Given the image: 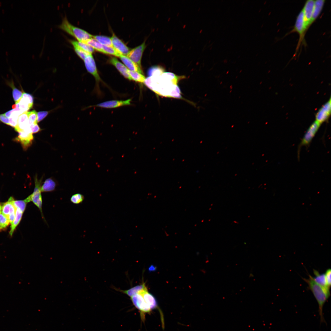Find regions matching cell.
Masks as SVG:
<instances>
[{
	"label": "cell",
	"mask_w": 331,
	"mask_h": 331,
	"mask_svg": "<svg viewBox=\"0 0 331 331\" xmlns=\"http://www.w3.org/2000/svg\"><path fill=\"white\" fill-rule=\"evenodd\" d=\"M13 198L10 197L8 201L3 203L1 206V212L9 220L11 224L15 216L16 209L14 206L13 200Z\"/></svg>",
	"instance_id": "30bf717a"
},
{
	"label": "cell",
	"mask_w": 331,
	"mask_h": 331,
	"mask_svg": "<svg viewBox=\"0 0 331 331\" xmlns=\"http://www.w3.org/2000/svg\"><path fill=\"white\" fill-rule=\"evenodd\" d=\"M70 42L73 46H77L90 54H92L94 51L93 48L85 43L74 40H70Z\"/></svg>",
	"instance_id": "44dd1931"
},
{
	"label": "cell",
	"mask_w": 331,
	"mask_h": 331,
	"mask_svg": "<svg viewBox=\"0 0 331 331\" xmlns=\"http://www.w3.org/2000/svg\"><path fill=\"white\" fill-rule=\"evenodd\" d=\"M321 124L315 120L309 126L302 139L298 147V152L302 146H307L311 142L319 130Z\"/></svg>",
	"instance_id": "8992f818"
},
{
	"label": "cell",
	"mask_w": 331,
	"mask_h": 331,
	"mask_svg": "<svg viewBox=\"0 0 331 331\" xmlns=\"http://www.w3.org/2000/svg\"><path fill=\"white\" fill-rule=\"evenodd\" d=\"M57 183L52 177L46 179L41 187V192H52L56 189Z\"/></svg>",
	"instance_id": "d6986e66"
},
{
	"label": "cell",
	"mask_w": 331,
	"mask_h": 331,
	"mask_svg": "<svg viewBox=\"0 0 331 331\" xmlns=\"http://www.w3.org/2000/svg\"><path fill=\"white\" fill-rule=\"evenodd\" d=\"M13 204L16 209H18L24 213L26 208L27 203L25 200H13Z\"/></svg>",
	"instance_id": "4dcf8cb0"
},
{
	"label": "cell",
	"mask_w": 331,
	"mask_h": 331,
	"mask_svg": "<svg viewBox=\"0 0 331 331\" xmlns=\"http://www.w3.org/2000/svg\"><path fill=\"white\" fill-rule=\"evenodd\" d=\"M119 57L129 70L136 71L143 74L142 68L133 62L127 56L121 55Z\"/></svg>",
	"instance_id": "e0dca14e"
},
{
	"label": "cell",
	"mask_w": 331,
	"mask_h": 331,
	"mask_svg": "<svg viewBox=\"0 0 331 331\" xmlns=\"http://www.w3.org/2000/svg\"><path fill=\"white\" fill-rule=\"evenodd\" d=\"M307 30L304 18L303 12L302 10L297 17L294 28L292 32H296L299 35V44L304 40L305 33Z\"/></svg>",
	"instance_id": "9c48e42d"
},
{
	"label": "cell",
	"mask_w": 331,
	"mask_h": 331,
	"mask_svg": "<svg viewBox=\"0 0 331 331\" xmlns=\"http://www.w3.org/2000/svg\"><path fill=\"white\" fill-rule=\"evenodd\" d=\"M146 47L145 43L144 42L140 45L130 50L127 56L141 68V59Z\"/></svg>",
	"instance_id": "7c38bea8"
},
{
	"label": "cell",
	"mask_w": 331,
	"mask_h": 331,
	"mask_svg": "<svg viewBox=\"0 0 331 331\" xmlns=\"http://www.w3.org/2000/svg\"><path fill=\"white\" fill-rule=\"evenodd\" d=\"M59 27L79 41L84 42L93 37L87 31L71 24L66 17L63 18Z\"/></svg>",
	"instance_id": "3957f363"
},
{
	"label": "cell",
	"mask_w": 331,
	"mask_h": 331,
	"mask_svg": "<svg viewBox=\"0 0 331 331\" xmlns=\"http://www.w3.org/2000/svg\"><path fill=\"white\" fill-rule=\"evenodd\" d=\"M308 279L303 278L307 283L308 287L313 293L318 305V312L320 317V323H324L326 324L324 318L323 309L324 305L330 296V291L327 290L314 280L313 276L309 275Z\"/></svg>",
	"instance_id": "7a4b0ae2"
},
{
	"label": "cell",
	"mask_w": 331,
	"mask_h": 331,
	"mask_svg": "<svg viewBox=\"0 0 331 331\" xmlns=\"http://www.w3.org/2000/svg\"><path fill=\"white\" fill-rule=\"evenodd\" d=\"M145 284V283L144 284ZM143 287L137 294L130 297L133 305L140 311L142 319H144L145 314L150 313L152 310L146 302L143 295L142 291Z\"/></svg>",
	"instance_id": "5b68a950"
},
{
	"label": "cell",
	"mask_w": 331,
	"mask_h": 331,
	"mask_svg": "<svg viewBox=\"0 0 331 331\" xmlns=\"http://www.w3.org/2000/svg\"><path fill=\"white\" fill-rule=\"evenodd\" d=\"M43 179V177L40 179H38L37 175H36L34 177L35 186L33 191L32 194L24 200L27 203L31 201L33 202L39 209L43 219L45 222H46L43 212L42 207V199L41 187L42 184Z\"/></svg>",
	"instance_id": "277c9868"
},
{
	"label": "cell",
	"mask_w": 331,
	"mask_h": 331,
	"mask_svg": "<svg viewBox=\"0 0 331 331\" xmlns=\"http://www.w3.org/2000/svg\"><path fill=\"white\" fill-rule=\"evenodd\" d=\"M29 128L30 132L32 134L37 133L41 130L37 123L29 125Z\"/></svg>",
	"instance_id": "8d00e7d4"
},
{
	"label": "cell",
	"mask_w": 331,
	"mask_h": 331,
	"mask_svg": "<svg viewBox=\"0 0 331 331\" xmlns=\"http://www.w3.org/2000/svg\"><path fill=\"white\" fill-rule=\"evenodd\" d=\"M21 99L27 104L31 108L33 104V97L30 94L25 92L23 93Z\"/></svg>",
	"instance_id": "d6a6232c"
},
{
	"label": "cell",
	"mask_w": 331,
	"mask_h": 331,
	"mask_svg": "<svg viewBox=\"0 0 331 331\" xmlns=\"http://www.w3.org/2000/svg\"><path fill=\"white\" fill-rule=\"evenodd\" d=\"M73 46L74 51L76 54L83 60L88 55L90 54L77 46L73 45Z\"/></svg>",
	"instance_id": "e575fe53"
},
{
	"label": "cell",
	"mask_w": 331,
	"mask_h": 331,
	"mask_svg": "<svg viewBox=\"0 0 331 331\" xmlns=\"http://www.w3.org/2000/svg\"><path fill=\"white\" fill-rule=\"evenodd\" d=\"M128 72L132 80L139 82H144L146 78L143 74L129 70Z\"/></svg>",
	"instance_id": "4316f807"
},
{
	"label": "cell",
	"mask_w": 331,
	"mask_h": 331,
	"mask_svg": "<svg viewBox=\"0 0 331 331\" xmlns=\"http://www.w3.org/2000/svg\"><path fill=\"white\" fill-rule=\"evenodd\" d=\"M10 223L8 219L0 212V232L5 230Z\"/></svg>",
	"instance_id": "f1b7e54d"
},
{
	"label": "cell",
	"mask_w": 331,
	"mask_h": 331,
	"mask_svg": "<svg viewBox=\"0 0 331 331\" xmlns=\"http://www.w3.org/2000/svg\"><path fill=\"white\" fill-rule=\"evenodd\" d=\"M84 199V196L81 193L74 194L71 196L70 200L71 202L75 204H79L82 203Z\"/></svg>",
	"instance_id": "1f68e13d"
},
{
	"label": "cell",
	"mask_w": 331,
	"mask_h": 331,
	"mask_svg": "<svg viewBox=\"0 0 331 331\" xmlns=\"http://www.w3.org/2000/svg\"><path fill=\"white\" fill-rule=\"evenodd\" d=\"M325 280L328 287L330 288L331 284V270L327 269L325 273Z\"/></svg>",
	"instance_id": "d590c367"
},
{
	"label": "cell",
	"mask_w": 331,
	"mask_h": 331,
	"mask_svg": "<svg viewBox=\"0 0 331 331\" xmlns=\"http://www.w3.org/2000/svg\"><path fill=\"white\" fill-rule=\"evenodd\" d=\"M28 123L29 125L37 123V112L35 110L28 112Z\"/></svg>",
	"instance_id": "836d02e7"
},
{
	"label": "cell",
	"mask_w": 331,
	"mask_h": 331,
	"mask_svg": "<svg viewBox=\"0 0 331 331\" xmlns=\"http://www.w3.org/2000/svg\"><path fill=\"white\" fill-rule=\"evenodd\" d=\"M93 38L95 39L102 45L112 47L111 38L110 37L101 35L93 36Z\"/></svg>",
	"instance_id": "484cf974"
},
{
	"label": "cell",
	"mask_w": 331,
	"mask_h": 331,
	"mask_svg": "<svg viewBox=\"0 0 331 331\" xmlns=\"http://www.w3.org/2000/svg\"><path fill=\"white\" fill-rule=\"evenodd\" d=\"M14 111H15L14 109H12L6 112L4 114L6 117L9 118L10 116L12 113Z\"/></svg>",
	"instance_id": "ab89813d"
},
{
	"label": "cell",
	"mask_w": 331,
	"mask_h": 331,
	"mask_svg": "<svg viewBox=\"0 0 331 331\" xmlns=\"http://www.w3.org/2000/svg\"><path fill=\"white\" fill-rule=\"evenodd\" d=\"M144 283H143L141 285H137L127 290H120L119 291L131 297L137 293L143 287Z\"/></svg>",
	"instance_id": "83f0119b"
},
{
	"label": "cell",
	"mask_w": 331,
	"mask_h": 331,
	"mask_svg": "<svg viewBox=\"0 0 331 331\" xmlns=\"http://www.w3.org/2000/svg\"><path fill=\"white\" fill-rule=\"evenodd\" d=\"M9 84L12 89L13 96L15 104L18 103L22 97L23 93L15 87L13 82Z\"/></svg>",
	"instance_id": "603a6c76"
},
{
	"label": "cell",
	"mask_w": 331,
	"mask_h": 331,
	"mask_svg": "<svg viewBox=\"0 0 331 331\" xmlns=\"http://www.w3.org/2000/svg\"><path fill=\"white\" fill-rule=\"evenodd\" d=\"M0 121L9 125V119L6 117L4 114H0Z\"/></svg>",
	"instance_id": "f35d334b"
},
{
	"label": "cell",
	"mask_w": 331,
	"mask_h": 331,
	"mask_svg": "<svg viewBox=\"0 0 331 331\" xmlns=\"http://www.w3.org/2000/svg\"><path fill=\"white\" fill-rule=\"evenodd\" d=\"M103 50L104 54H110L117 57H119L121 55L113 47L103 45Z\"/></svg>",
	"instance_id": "f546056e"
},
{
	"label": "cell",
	"mask_w": 331,
	"mask_h": 331,
	"mask_svg": "<svg viewBox=\"0 0 331 331\" xmlns=\"http://www.w3.org/2000/svg\"><path fill=\"white\" fill-rule=\"evenodd\" d=\"M313 272L315 275L314 277H313L314 280L323 288L329 291L330 288L327 285L325 274H320L315 269L313 270Z\"/></svg>",
	"instance_id": "ffe728a7"
},
{
	"label": "cell",
	"mask_w": 331,
	"mask_h": 331,
	"mask_svg": "<svg viewBox=\"0 0 331 331\" xmlns=\"http://www.w3.org/2000/svg\"><path fill=\"white\" fill-rule=\"evenodd\" d=\"M109 63L114 66L120 73L125 78L129 80H132L130 75L129 69L124 65L120 62L115 57H112L109 59Z\"/></svg>",
	"instance_id": "2e32d148"
},
{
	"label": "cell",
	"mask_w": 331,
	"mask_h": 331,
	"mask_svg": "<svg viewBox=\"0 0 331 331\" xmlns=\"http://www.w3.org/2000/svg\"><path fill=\"white\" fill-rule=\"evenodd\" d=\"M113 47L122 55L127 56L129 48L114 34L111 38Z\"/></svg>",
	"instance_id": "9a60e30c"
},
{
	"label": "cell",
	"mask_w": 331,
	"mask_h": 331,
	"mask_svg": "<svg viewBox=\"0 0 331 331\" xmlns=\"http://www.w3.org/2000/svg\"><path fill=\"white\" fill-rule=\"evenodd\" d=\"M131 99H129L125 100H112L105 101L98 104L94 106L96 107L105 108H114L124 106L131 105Z\"/></svg>",
	"instance_id": "5bb4252c"
},
{
	"label": "cell",
	"mask_w": 331,
	"mask_h": 331,
	"mask_svg": "<svg viewBox=\"0 0 331 331\" xmlns=\"http://www.w3.org/2000/svg\"><path fill=\"white\" fill-rule=\"evenodd\" d=\"M83 42L89 45L94 50L103 53V45L95 39L92 38Z\"/></svg>",
	"instance_id": "cb8c5ba5"
},
{
	"label": "cell",
	"mask_w": 331,
	"mask_h": 331,
	"mask_svg": "<svg viewBox=\"0 0 331 331\" xmlns=\"http://www.w3.org/2000/svg\"><path fill=\"white\" fill-rule=\"evenodd\" d=\"M181 76L164 72L158 76H148L144 82L145 85L157 94L167 97L181 98L180 90L177 85Z\"/></svg>",
	"instance_id": "6da1fadb"
},
{
	"label": "cell",
	"mask_w": 331,
	"mask_h": 331,
	"mask_svg": "<svg viewBox=\"0 0 331 331\" xmlns=\"http://www.w3.org/2000/svg\"><path fill=\"white\" fill-rule=\"evenodd\" d=\"M23 213L19 209H16L15 217L13 222L11 224L10 231L9 232L10 236H12L15 228L20 222Z\"/></svg>",
	"instance_id": "7402d4cb"
},
{
	"label": "cell",
	"mask_w": 331,
	"mask_h": 331,
	"mask_svg": "<svg viewBox=\"0 0 331 331\" xmlns=\"http://www.w3.org/2000/svg\"><path fill=\"white\" fill-rule=\"evenodd\" d=\"M84 61L87 70L95 78L96 86L98 87L100 82L102 81L98 72L95 61L92 54L88 55Z\"/></svg>",
	"instance_id": "52a82bcc"
},
{
	"label": "cell",
	"mask_w": 331,
	"mask_h": 331,
	"mask_svg": "<svg viewBox=\"0 0 331 331\" xmlns=\"http://www.w3.org/2000/svg\"><path fill=\"white\" fill-rule=\"evenodd\" d=\"M18 132V136L13 140L20 143L23 149L26 150L32 143L34 139L32 134L24 130L20 131Z\"/></svg>",
	"instance_id": "8fae6325"
},
{
	"label": "cell",
	"mask_w": 331,
	"mask_h": 331,
	"mask_svg": "<svg viewBox=\"0 0 331 331\" xmlns=\"http://www.w3.org/2000/svg\"><path fill=\"white\" fill-rule=\"evenodd\" d=\"M1 211V205L0 203V211Z\"/></svg>",
	"instance_id": "60d3db41"
},
{
	"label": "cell",
	"mask_w": 331,
	"mask_h": 331,
	"mask_svg": "<svg viewBox=\"0 0 331 331\" xmlns=\"http://www.w3.org/2000/svg\"><path fill=\"white\" fill-rule=\"evenodd\" d=\"M164 69L162 67L154 66L150 67L147 72L148 76H158L165 72Z\"/></svg>",
	"instance_id": "d4e9b609"
},
{
	"label": "cell",
	"mask_w": 331,
	"mask_h": 331,
	"mask_svg": "<svg viewBox=\"0 0 331 331\" xmlns=\"http://www.w3.org/2000/svg\"><path fill=\"white\" fill-rule=\"evenodd\" d=\"M48 114L47 111H40L37 113V123L39 122L45 118Z\"/></svg>",
	"instance_id": "74e56055"
},
{
	"label": "cell",
	"mask_w": 331,
	"mask_h": 331,
	"mask_svg": "<svg viewBox=\"0 0 331 331\" xmlns=\"http://www.w3.org/2000/svg\"><path fill=\"white\" fill-rule=\"evenodd\" d=\"M314 5V0L307 1L302 10L303 12L305 23L307 29L309 28L312 15Z\"/></svg>",
	"instance_id": "4fadbf2b"
},
{
	"label": "cell",
	"mask_w": 331,
	"mask_h": 331,
	"mask_svg": "<svg viewBox=\"0 0 331 331\" xmlns=\"http://www.w3.org/2000/svg\"><path fill=\"white\" fill-rule=\"evenodd\" d=\"M331 100H329L319 109L315 115V120L321 124L329 119L331 112Z\"/></svg>",
	"instance_id": "ba28073f"
},
{
	"label": "cell",
	"mask_w": 331,
	"mask_h": 331,
	"mask_svg": "<svg viewBox=\"0 0 331 331\" xmlns=\"http://www.w3.org/2000/svg\"><path fill=\"white\" fill-rule=\"evenodd\" d=\"M325 2L324 0L314 1V10L310 23V25L317 19L321 13Z\"/></svg>",
	"instance_id": "ac0fdd59"
}]
</instances>
